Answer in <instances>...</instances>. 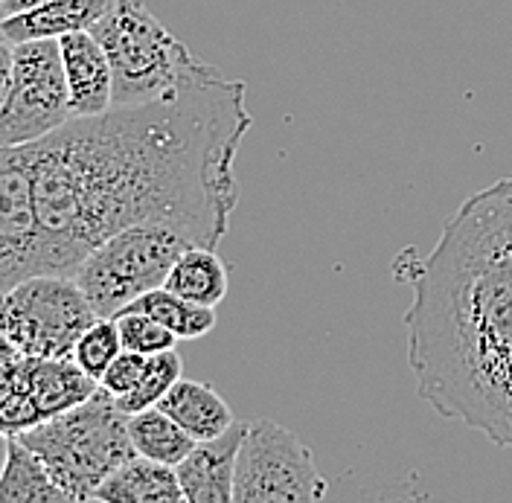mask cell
<instances>
[{"label":"cell","mask_w":512,"mask_h":503,"mask_svg":"<svg viewBox=\"0 0 512 503\" xmlns=\"http://www.w3.org/2000/svg\"><path fill=\"white\" fill-rule=\"evenodd\" d=\"M251 126L248 85L216 73L172 99L73 117L24 146L41 274H76L94 248L140 221L219 248L242 195L236 158Z\"/></svg>","instance_id":"1"},{"label":"cell","mask_w":512,"mask_h":503,"mask_svg":"<svg viewBox=\"0 0 512 503\" xmlns=\"http://www.w3.org/2000/svg\"><path fill=\"white\" fill-rule=\"evenodd\" d=\"M419 396L512 448V175L469 195L408 277Z\"/></svg>","instance_id":"2"},{"label":"cell","mask_w":512,"mask_h":503,"mask_svg":"<svg viewBox=\"0 0 512 503\" xmlns=\"http://www.w3.org/2000/svg\"><path fill=\"white\" fill-rule=\"evenodd\" d=\"M91 32L111 62L114 108L172 99L192 82L219 73L166 30L143 0H117Z\"/></svg>","instance_id":"3"},{"label":"cell","mask_w":512,"mask_h":503,"mask_svg":"<svg viewBox=\"0 0 512 503\" xmlns=\"http://www.w3.org/2000/svg\"><path fill=\"white\" fill-rule=\"evenodd\" d=\"M18 440L44 463L70 501H94L96 489L123 463L137 457L128 416L102 387L88 402L44 419Z\"/></svg>","instance_id":"4"},{"label":"cell","mask_w":512,"mask_h":503,"mask_svg":"<svg viewBox=\"0 0 512 503\" xmlns=\"http://www.w3.org/2000/svg\"><path fill=\"white\" fill-rule=\"evenodd\" d=\"M192 245L187 233L166 221H140L88 253L73 277L96 315L117 317L146 291L166 285L172 265Z\"/></svg>","instance_id":"5"},{"label":"cell","mask_w":512,"mask_h":503,"mask_svg":"<svg viewBox=\"0 0 512 503\" xmlns=\"http://www.w3.org/2000/svg\"><path fill=\"white\" fill-rule=\"evenodd\" d=\"M96 317L73 274H32L0 294V332L21 355L73 358Z\"/></svg>","instance_id":"6"},{"label":"cell","mask_w":512,"mask_h":503,"mask_svg":"<svg viewBox=\"0 0 512 503\" xmlns=\"http://www.w3.org/2000/svg\"><path fill=\"white\" fill-rule=\"evenodd\" d=\"M73 120L59 38L18 41L0 105V146H30Z\"/></svg>","instance_id":"7"},{"label":"cell","mask_w":512,"mask_h":503,"mask_svg":"<svg viewBox=\"0 0 512 503\" xmlns=\"http://www.w3.org/2000/svg\"><path fill=\"white\" fill-rule=\"evenodd\" d=\"M326 498V480L312 451L274 419L248 422L236 460L233 503H315Z\"/></svg>","instance_id":"8"},{"label":"cell","mask_w":512,"mask_h":503,"mask_svg":"<svg viewBox=\"0 0 512 503\" xmlns=\"http://www.w3.org/2000/svg\"><path fill=\"white\" fill-rule=\"evenodd\" d=\"M41 274L38 219L24 146H0V294Z\"/></svg>","instance_id":"9"},{"label":"cell","mask_w":512,"mask_h":503,"mask_svg":"<svg viewBox=\"0 0 512 503\" xmlns=\"http://www.w3.org/2000/svg\"><path fill=\"white\" fill-rule=\"evenodd\" d=\"M248 422H233L222 437L195 442L190 454L175 466L187 503H233L236 460Z\"/></svg>","instance_id":"10"},{"label":"cell","mask_w":512,"mask_h":503,"mask_svg":"<svg viewBox=\"0 0 512 503\" xmlns=\"http://www.w3.org/2000/svg\"><path fill=\"white\" fill-rule=\"evenodd\" d=\"M62 44L67 96L73 117H96L114 108V73L105 47L91 30L67 32Z\"/></svg>","instance_id":"11"},{"label":"cell","mask_w":512,"mask_h":503,"mask_svg":"<svg viewBox=\"0 0 512 503\" xmlns=\"http://www.w3.org/2000/svg\"><path fill=\"white\" fill-rule=\"evenodd\" d=\"M114 3L117 0H47L30 12L9 15L0 27V35L18 44L32 38H62L67 32L94 30Z\"/></svg>","instance_id":"12"},{"label":"cell","mask_w":512,"mask_h":503,"mask_svg":"<svg viewBox=\"0 0 512 503\" xmlns=\"http://www.w3.org/2000/svg\"><path fill=\"white\" fill-rule=\"evenodd\" d=\"M94 501L102 503H181L184 489L175 466H166L149 457H131L111 474L99 489Z\"/></svg>","instance_id":"13"},{"label":"cell","mask_w":512,"mask_h":503,"mask_svg":"<svg viewBox=\"0 0 512 503\" xmlns=\"http://www.w3.org/2000/svg\"><path fill=\"white\" fill-rule=\"evenodd\" d=\"M163 413H169L192 440H216L227 428H233L236 416L222 396L204 384V381H190L181 378L158 405Z\"/></svg>","instance_id":"14"},{"label":"cell","mask_w":512,"mask_h":503,"mask_svg":"<svg viewBox=\"0 0 512 503\" xmlns=\"http://www.w3.org/2000/svg\"><path fill=\"white\" fill-rule=\"evenodd\" d=\"M166 288L187 297L198 306H219L227 297L230 288V274L222 256L216 248L207 245H192L181 253V259L172 265L169 277H166Z\"/></svg>","instance_id":"15"},{"label":"cell","mask_w":512,"mask_h":503,"mask_svg":"<svg viewBox=\"0 0 512 503\" xmlns=\"http://www.w3.org/2000/svg\"><path fill=\"white\" fill-rule=\"evenodd\" d=\"M67 503L70 498L50 477L44 463L18 437L9 442V460L0 474V503Z\"/></svg>","instance_id":"16"},{"label":"cell","mask_w":512,"mask_h":503,"mask_svg":"<svg viewBox=\"0 0 512 503\" xmlns=\"http://www.w3.org/2000/svg\"><path fill=\"white\" fill-rule=\"evenodd\" d=\"M128 434H131V445L140 457L158 460L166 466H178L195 448V440L190 434L160 408L131 413L128 416Z\"/></svg>","instance_id":"17"},{"label":"cell","mask_w":512,"mask_h":503,"mask_svg":"<svg viewBox=\"0 0 512 503\" xmlns=\"http://www.w3.org/2000/svg\"><path fill=\"white\" fill-rule=\"evenodd\" d=\"M126 309H137L152 315L158 323H163L172 335H178V341H195L204 338L216 329L219 317L213 306H198L187 297L169 291L166 285H160L155 291H146L143 297H137Z\"/></svg>","instance_id":"18"},{"label":"cell","mask_w":512,"mask_h":503,"mask_svg":"<svg viewBox=\"0 0 512 503\" xmlns=\"http://www.w3.org/2000/svg\"><path fill=\"white\" fill-rule=\"evenodd\" d=\"M41 422L44 419L35 405L27 355H12L0 361V434L21 437Z\"/></svg>","instance_id":"19"},{"label":"cell","mask_w":512,"mask_h":503,"mask_svg":"<svg viewBox=\"0 0 512 503\" xmlns=\"http://www.w3.org/2000/svg\"><path fill=\"white\" fill-rule=\"evenodd\" d=\"M181 378H184V361H181V355L175 349H163V352L149 355V367H146V376L140 378V384L131 393H126V396L114 399V402H117V408L123 410L126 416L140 413V410L146 408H158L160 399Z\"/></svg>","instance_id":"20"},{"label":"cell","mask_w":512,"mask_h":503,"mask_svg":"<svg viewBox=\"0 0 512 503\" xmlns=\"http://www.w3.org/2000/svg\"><path fill=\"white\" fill-rule=\"evenodd\" d=\"M123 352V338H120V326L114 317H96L94 323L82 332V338L76 341L73 349V361L88 373L91 378L105 376V370L114 364V358Z\"/></svg>","instance_id":"21"},{"label":"cell","mask_w":512,"mask_h":503,"mask_svg":"<svg viewBox=\"0 0 512 503\" xmlns=\"http://www.w3.org/2000/svg\"><path fill=\"white\" fill-rule=\"evenodd\" d=\"M114 320L120 326L123 349L155 355V352H163V349H175V344H178V335H172L163 323H158L155 317L146 315V312L123 309Z\"/></svg>","instance_id":"22"},{"label":"cell","mask_w":512,"mask_h":503,"mask_svg":"<svg viewBox=\"0 0 512 503\" xmlns=\"http://www.w3.org/2000/svg\"><path fill=\"white\" fill-rule=\"evenodd\" d=\"M146 367H149V355L123 349L114 358V364L105 370V376L99 378V387L108 390L114 399H120V396H126V393H131L140 384V378L146 376Z\"/></svg>","instance_id":"23"},{"label":"cell","mask_w":512,"mask_h":503,"mask_svg":"<svg viewBox=\"0 0 512 503\" xmlns=\"http://www.w3.org/2000/svg\"><path fill=\"white\" fill-rule=\"evenodd\" d=\"M12 50L15 44L9 38L0 35V105L6 99V91H9V79H12Z\"/></svg>","instance_id":"24"},{"label":"cell","mask_w":512,"mask_h":503,"mask_svg":"<svg viewBox=\"0 0 512 503\" xmlns=\"http://www.w3.org/2000/svg\"><path fill=\"white\" fill-rule=\"evenodd\" d=\"M41 3H47V0H3V6H6V15H21V12H30V9L41 6Z\"/></svg>","instance_id":"25"},{"label":"cell","mask_w":512,"mask_h":503,"mask_svg":"<svg viewBox=\"0 0 512 503\" xmlns=\"http://www.w3.org/2000/svg\"><path fill=\"white\" fill-rule=\"evenodd\" d=\"M9 442H12V437L0 434V474H3V466H6V460H9Z\"/></svg>","instance_id":"26"},{"label":"cell","mask_w":512,"mask_h":503,"mask_svg":"<svg viewBox=\"0 0 512 503\" xmlns=\"http://www.w3.org/2000/svg\"><path fill=\"white\" fill-rule=\"evenodd\" d=\"M12 355H21V352H15V346L9 344V341L3 338V332H0V361H6V358H12Z\"/></svg>","instance_id":"27"},{"label":"cell","mask_w":512,"mask_h":503,"mask_svg":"<svg viewBox=\"0 0 512 503\" xmlns=\"http://www.w3.org/2000/svg\"><path fill=\"white\" fill-rule=\"evenodd\" d=\"M6 18H9V15H6V6H3V0H0V27H3Z\"/></svg>","instance_id":"28"}]
</instances>
